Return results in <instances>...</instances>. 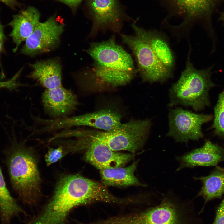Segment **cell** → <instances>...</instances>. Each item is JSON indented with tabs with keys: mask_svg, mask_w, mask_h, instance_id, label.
I'll use <instances>...</instances> for the list:
<instances>
[{
	"mask_svg": "<svg viewBox=\"0 0 224 224\" xmlns=\"http://www.w3.org/2000/svg\"><path fill=\"white\" fill-rule=\"evenodd\" d=\"M0 2L12 9H15L16 7H20L21 5L16 0H0Z\"/></svg>",
	"mask_w": 224,
	"mask_h": 224,
	"instance_id": "28",
	"label": "cell"
},
{
	"mask_svg": "<svg viewBox=\"0 0 224 224\" xmlns=\"http://www.w3.org/2000/svg\"><path fill=\"white\" fill-rule=\"evenodd\" d=\"M194 178L202 183L197 196L202 197L205 202L219 198L224 194V169L217 167L208 175Z\"/></svg>",
	"mask_w": 224,
	"mask_h": 224,
	"instance_id": "20",
	"label": "cell"
},
{
	"mask_svg": "<svg viewBox=\"0 0 224 224\" xmlns=\"http://www.w3.org/2000/svg\"><path fill=\"white\" fill-rule=\"evenodd\" d=\"M4 26L2 25L0 20V67L1 68V72L3 74V71L2 67L1 57L2 53L4 52V43L6 39V37L4 32Z\"/></svg>",
	"mask_w": 224,
	"mask_h": 224,
	"instance_id": "26",
	"label": "cell"
},
{
	"mask_svg": "<svg viewBox=\"0 0 224 224\" xmlns=\"http://www.w3.org/2000/svg\"><path fill=\"white\" fill-rule=\"evenodd\" d=\"M152 125L149 119H132L111 130L83 129V132L103 142L113 151L126 150L133 154L143 147Z\"/></svg>",
	"mask_w": 224,
	"mask_h": 224,
	"instance_id": "6",
	"label": "cell"
},
{
	"mask_svg": "<svg viewBox=\"0 0 224 224\" xmlns=\"http://www.w3.org/2000/svg\"><path fill=\"white\" fill-rule=\"evenodd\" d=\"M63 3L70 7L75 12L82 0H56Z\"/></svg>",
	"mask_w": 224,
	"mask_h": 224,
	"instance_id": "27",
	"label": "cell"
},
{
	"mask_svg": "<svg viewBox=\"0 0 224 224\" xmlns=\"http://www.w3.org/2000/svg\"><path fill=\"white\" fill-rule=\"evenodd\" d=\"M121 124L120 114L108 109L59 118L55 121V126L58 129L73 126H87L107 131L117 128Z\"/></svg>",
	"mask_w": 224,
	"mask_h": 224,
	"instance_id": "13",
	"label": "cell"
},
{
	"mask_svg": "<svg viewBox=\"0 0 224 224\" xmlns=\"http://www.w3.org/2000/svg\"><path fill=\"white\" fill-rule=\"evenodd\" d=\"M30 66L32 71L28 77L36 81L46 89L62 86V65L57 58L37 61Z\"/></svg>",
	"mask_w": 224,
	"mask_h": 224,
	"instance_id": "18",
	"label": "cell"
},
{
	"mask_svg": "<svg viewBox=\"0 0 224 224\" xmlns=\"http://www.w3.org/2000/svg\"><path fill=\"white\" fill-rule=\"evenodd\" d=\"M40 13L32 6H29L18 14L13 16L12 20L8 25L12 31L9 35L16 45L13 52H16L21 43L25 41L32 34L40 22Z\"/></svg>",
	"mask_w": 224,
	"mask_h": 224,
	"instance_id": "17",
	"label": "cell"
},
{
	"mask_svg": "<svg viewBox=\"0 0 224 224\" xmlns=\"http://www.w3.org/2000/svg\"><path fill=\"white\" fill-rule=\"evenodd\" d=\"M189 203L172 194H165L157 204L131 215L108 219L107 224H192Z\"/></svg>",
	"mask_w": 224,
	"mask_h": 224,
	"instance_id": "5",
	"label": "cell"
},
{
	"mask_svg": "<svg viewBox=\"0 0 224 224\" xmlns=\"http://www.w3.org/2000/svg\"><path fill=\"white\" fill-rule=\"evenodd\" d=\"M212 224H224V198L217 209Z\"/></svg>",
	"mask_w": 224,
	"mask_h": 224,
	"instance_id": "25",
	"label": "cell"
},
{
	"mask_svg": "<svg viewBox=\"0 0 224 224\" xmlns=\"http://www.w3.org/2000/svg\"><path fill=\"white\" fill-rule=\"evenodd\" d=\"M132 26L135 34L147 44L163 65L172 72L175 65V57L164 35L156 30H145L134 23Z\"/></svg>",
	"mask_w": 224,
	"mask_h": 224,
	"instance_id": "16",
	"label": "cell"
},
{
	"mask_svg": "<svg viewBox=\"0 0 224 224\" xmlns=\"http://www.w3.org/2000/svg\"><path fill=\"white\" fill-rule=\"evenodd\" d=\"M214 113L213 128L215 133L217 135L224 138V89L219 94Z\"/></svg>",
	"mask_w": 224,
	"mask_h": 224,
	"instance_id": "22",
	"label": "cell"
},
{
	"mask_svg": "<svg viewBox=\"0 0 224 224\" xmlns=\"http://www.w3.org/2000/svg\"><path fill=\"white\" fill-rule=\"evenodd\" d=\"M212 117L211 115L196 114L181 107L170 109L166 136L181 143L198 141L203 137L202 125L211 120Z\"/></svg>",
	"mask_w": 224,
	"mask_h": 224,
	"instance_id": "9",
	"label": "cell"
},
{
	"mask_svg": "<svg viewBox=\"0 0 224 224\" xmlns=\"http://www.w3.org/2000/svg\"><path fill=\"white\" fill-rule=\"evenodd\" d=\"M41 100L45 112L55 119L65 117L72 113L78 103L73 92L63 86L45 89L42 93Z\"/></svg>",
	"mask_w": 224,
	"mask_h": 224,
	"instance_id": "14",
	"label": "cell"
},
{
	"mask_svg": "<svg viewBox=\"0 0 224 224\" xmlns=\"http://www.w3.org/2000/svg\"><path fill=\"white\" fill-rule=\"evenodd\" d=\"M173 14L182 16L180 24L172 26V33L180 38L186 35L195 21L209 17L220 0H161Z\"/></svg>",
	"mask_w": 224,
	"mask_h": 224,
	"instance_id": "10",
	"label": "cell"
},
{
	"mask_svg": "<svg viewBox=\"0 0 224 224\" xmlns=\"http://www.w3.org/2000/svg\"><path fill=\"white\" fill-rule=\"evenodd\" d=\"M23 70V68L20 69L10 79L5 82H0V90L2 88L15 89L18 87L22 86L23 84L18 82L17 80Z\"/></svg>",
	"mask_w": 224,
	"mask_h": 224,
	"instance_id": "24",
	"label": "cell"
},
{
	"mask_svg": "<svg viewBox=\"0 0 224 224\" xmlns=\"http://www.w3.org/2000/svg\"><path fill=\"white\" fill-rule=\"evenodd\" d=\"M64 25L55 15L44 22H39L25 41L21 53L31 57L49 52L59 45Z\"/></svg>",
	"mask_w": 224,
	"mask_h": 224,
	"instance_id": "11",
	"label": "cell"
},
{
	"mask_svg": "<svg viewBox=\"0 0 224 224\" xmlns=\"http://www.w3.org/2000/svg\"><path fill=\"white\" fill-rule=\"evenodd\" d=\"M85 51L93 62L74 75L82 87L122 86L130 82L136 74L131 56L116 43L114 35L106 41L90 43Z\"/></svg>",
	"mask_w": 224,
	"mask_h": 224,
	"instance_id": "1",
	"label": "cell"
},
{
	"mask_svg": "<svg viewBox=\"0 0 224 224\" xmlns=\"http://www.w3.org/2000/svg\"><path fill=\"white\" fill-rule=\"evenodd\" d=\"M176 159L179 164L177 172L186 168L214 166L224 160V149L218 145L207 141L201 147L177 156Z\"/></svg>",
	"mask_w": 224,
	"mask_h": 224,
	"instance_id": "15",
	"label": "cell"
},
{
	"mask_svg": "<svg viewBox=\"0 0 224 224\" xmlns=\"http://www.w3.org/2000/svg\"><path fill=\"white\" fill-rule=\"evenodd\" d=\"M22 212L15 199L11 195L6 186L0 167V217L2 222H9L15 215Z\"/></svg>",
	"mask_w": 224,
	"mask_h": 224,
	"instance_id": "21",
	"label": "cell"
},
{
	"mask_svg": "<svg viewBox=\"0 0 224 224\" xmlns=\"http://www.w3.org/2000/svg\"><path fill=\"white\" fill-rule=\"evenodd\" d=\"M123 43L131 50L142 80L152 83L164 82L172 77V72L166 68L149 46L137 35L120 34Z\"/></svg>",
	"mask_w": 224,
	"mask_h": 224,
	"instance_id": "7",
	"label": "cell"
},
{
	"mask_svg": "<svg viewBox=\"0 0 224 224\" xmlns=\"http://www.w3.org/2000/svg\"><path fill=\"white\" fill-rule=\"evenodd\" d=\"M9 142L3 153L12 186L24 202L35 203L40 194L41 182L35 158L13 133Z\"/></svg>",
	"mask_w": 224,
	"mask_h": 224,
	"instance_id": "3",
	"label": "cell"
},
{
	"mask_svg": "<svg viewBox=\"0 0 224 224\" xmlns=\"http://www.w3.org/2000/svg\"><path fill=\"white\" fill-rule=\"evenodd\" d=\"M81 138L84 148L87 149L85 160L100 170L121 167L133 158L130 154L114 152L103 142L83 133Z\"/></svg>",
	"mask_w": 224,
	"mask_h": 224,
	"instance_id": "12",
	"label": "cell"
},
{
	"mask_svg": "<svg viewBox=\"0 0 224 224\" xmlns=\"http://www.w3.org/2000/svg\"><path fill=\"white\" fill-rule=\"evenodd\" d=\"M96 202L121 204L106 186L78 175H66L59 180L54 194L34 224H64L70 212L77 206Z\"/></svg>",
	"mask_w": 224,
	"mask_h": 224,
	"instance_id": "2",
	"label": "cell"
},
{
	"mask_svg": "<svg viewBox=\"0 0 224 224\" xmlns=\"http://www.w3.org/2000/svg\"><path fill=\"white\" fill-rule=\"evenodd\" d=\"M220 18L221 20L222 21L224 24V12L222 13Z\"/></svg>",
	"mask_w": 224,
	"mask_h": 224,
	"instance_id": "29",
	"label": "cell"
},
{
	"mask_svg": "<svg viewBox=\"0 0 224 224\" xmlns=\"http://www.w3.org/2000/svg\"><path fill=\"white\" fill-rule=\"evenodd\" d=\"M63 146H60L55 148L49 147L45 156V161L47 166H49L61 159L68 153V152H69Z\"/></svg>",
	"mask_w": 224,
	"mask_h": 224,
	"instance_id": "23",
	"label": "cell"
},
{
	"mask_svg": "<svg viewBox=\"0 0 224 224\" xmlns=\"http://www.w3.org/2000/svg\"><path fill=\"white\" fill-rule=\"evenodd\" d=\"M86 5L92 23L89 38L100 31L119 34L124 22L130 20L119 0H87Z\"/></svg>",
	"mask_w": 224,
	"mask_h": 224,
	"instance_id": "8",
	"label": "cell"
},
{
	"mask_svg": "<svg viewBox=\"0 0 224 224\" xmlns=\"http://www.w3.org/2000/svg\"><path fill=\"white\" fill-rule=\"evenodd\" d=\"M138 161L126 167H119L101 170L102 182L105 186L126 187L130 186H147L134 175Z\"/></svg>",
	"mask_w": 224,
	"mask_h": 224,
	"instance_id": "19",
	"label": "cell"
},
{
	"mask_svg": "<svg viewBox=\"0 0 224 224\" xmlns=\"http://www.w3.org/2000/svg\"><path fill=\"white\" fill-rule=\"evenodd\" d=\"M191 50L190 46L185 68L170 89L167 105L189 106L199 111L209 105V91L215 85L211 79V67L198 70L194 67L190 59Z\"/></svg>",
	"mask_w": 224,
	"mask_h": 224,
	"instance_id": "4",
	"label": "cell"
}]
</instances>
